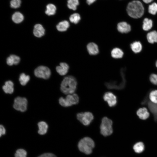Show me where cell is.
I'll return each instance as SVG.
<instances>
[{
  "label": "cell",
  "instance_id": "cell-13",
  "mask_svg": "<svg viewBox=\"0 0 157 157\" xmlns=\"http://www.w3.org/2000/svg\"><path fill=\"white\" fill-rule=\"evenodd\" d=\"M87 51L90 55H97L99 52V49L97 45L94 43L90 42L87 46Z\"/></svg>",
  "mask_w": 157,
  "mask_h": 157
},
{
  "label": "cell",
  "instance_id": "cell-24",
  "mask_svg": "<svg viewBox=\"0 0 157 157\" xmlns=\"http://www.w3.org/2000/svg\"><path fill=\"white\" fill-rule=\"evenodd\" d=\"M13 21L16 23H19L22 22L24 19L23 15L20 12H16L15 13L12 17Z\"/></svg>",
  "mask_w": 157,
  "mask_h": 157
},
{
  "label": "cell",
  "instance_id": "cell-30",
  "mask_svg": "<svg viewBox=\"0 0 157 157\" xmlns=\"http://www.w3.org/2000/svg\"><path fill=\"white\" fill-rule=\"evenodd\" d=\"M149 97L151 102L157 104V90L151 91L149 95Z\"/></svg>",
  "mask_w": 157,
  "mask_h": 157
},
{
  "label": "cell",
  "instance_id": "cell-19",
  "mask_svg": "<svg viewBox=\"0 0 157 157\" xmlns=\"http://www.w3.org/2000/svg\"><path fill=\"white\" fill-rule=\"evenodd\" d=\"M69 24L67 20H64L60 22L56 26L58 31L63 32L66 31L69 26Z\"/></svg>",
  "mask_w": 157,
  "mask_h": 157
},
{
  "label": "cell",
  "instance_id": "cell-14",
  "mask_svg": "<svg viewBox=\"0 0 157 157\" xmlns=\"http://www.w3.org/2000/svg\"><path fill=\"white\" fill-rule=\"evenodd\" d=\"M44 33L45 30L41 24H37L35 25L33 33L35 36L41 37L44 35Z\"/></svg>",
  "mask_w": 157,
  "mask_h": 157
},
{
  "label": "cell",
  "instance_id": "cell-12",
  "mask_svg": "<svg viewBox=\"0 0 157 157\" xmlns=\"http://www.w3.org/2000/svg\"><path fill=\"white\" fill-rule=\"evenodd\" d=\"M69 67L68 65L65 63H61L60 65L56 67L57 72L62 76L66 75L68 72Z\"/></svg>",
  "mask_w": 157,
  "mask_h": 157
},
{
  "label": "cell",
  "instance_id": "cell-28",
  "mask_svg": "<svg viewBox=\"0 0 157 157\" xmlns=\"http://www.w3.org/2000/svg\"><path fill=\"white\" fill-rule=\"evenodd\" d=\"M30 79L29 76L26 75L24 73H22L20 75L19 80L21 85H25L29 81Z\"/></svg>",
  "mask_w": 157,
  "mask_h": 157
},
{
  "label": "cell",
  "instance_id": "cell-32",
  "mask_svg": "<svg viewBox=\"0 0 157 157\" xmlns=\"http://www.w3.org/2000/svg\"><path fill=\"white\" fill-rule=\"evenodd\" d=\"M27 152L23 149H17L15 154V157H26Z\"/></svg>",
  "mask_w": 157,
  "mask_h": 157
},
{
  "label": "cell",
  "instance_id": "cell-26",
  "mask_svg": "<svg viewBox=\"0 0 157 157\" xmlns=\"http://www.w3.org/2000/svg\"><path fill=\"white\" fill-rule=\"evenodd\" d=\"M56 7L52 4H48L47 6V9L45 13L48 15H53L56 13Z\"/></svg>",
  "mask_w": 157,
  "mask_h": 157
},
{
  "label": "cell",
  "instance_id": "cell-10",
  "mask_svg": "<svg viewBox=\"0 0 157 157\" xmlns=\"http://www.w3.org/2000/svg\"><path fill=\"white\" fill-rule=\"evenodd\" d=\"M142 104L147 105L149 110L154 115V120L157 122V104L150 101L147 96L142 101Z\"/></svg>",
  "mask_w": 157,
  "mask_h": 157
},
{
  "label": "cell",
  "instance_id": "cell-5",
  "mask_svg": "<svg viewBox=\"0 0 157 157\" xmlns=\"http://www.w3.org/2000/svg\"><path fill=\"white\" fill-rule=\"evenodd\" d=\"M79 101V97L77 94H68L64 98L60 97L59 99V104L62 106L67 107L78 104Z\"/></svg>",
  "mask_w": 157,
  "mask_h": 157
},
{
  "label": "cell",
  "instance_id": "cell-4",
  "mask_svg": "<svg viewBox=\"0 0 157 157\" xmlns=\"http://www.w3.org/2000/svg\"><path fill=\"white\" fill-rule=\"evenodd\" d=\"M112 120L106 117H103L100 126V133L104 136L111 135L113 132Z\"/></svg>",
  "mask_w": 157,
  "mask_h": 157
},
{
  "label": "cell",
  "instance_id": "cell-22",
  "mask_svg": "<svg viewBox=\"0 0 157 157\" xmlns=\"http://www.w3.org/2000/svg\"><path fill=\"white\" fill-rule=\"evenodd\" d=\"M131 48L132 50L135 53L140 52L142 50V46L139 41H135L131 44Z\"/></svg>",
  "mask_w": 157,
  "mask_h": 157
},
{
  "label": "cell",
  "instance_id": "cell-9",
  "mask_svg": "<svg viewBox=\"0 0 157 157\" xmlns=\"http://www.w3.org/2000/svg\"><path fill=\"white\" fill-rule=\"evenodd\" d=\"M103 98L104 101L107 102L110 107H114L117 104V97L112 92H105L103 96Z\"/></svg>",
  "mask_w": 157,
  "mask_h": 157
},
{
  "label": "cell",
  "instance_id": "cell-15",
  "mask_svg": "<svg viewBox=\"0 0 157 157\" xmlns=\"http://www.w3.org/2000/svg\"><path fill=\"white\" fill-rule=\"evenodd\" d=\"M137 114L139 118L142 120L147 119L149 116L147 109L144 107L138 109L137 111Z\"/></svg>",
  "mask_w": 157,
  "mask_h": 157
},
{
  "label": "cell",
  "instance_id": "cell-2",
  "mask_svg": "<svg viewBox=\"0 0 157 157\" xmlns=\"http://www.w3.org/2000/svg\"><path fill=\"white\" fill-rule=\"evenodd\" d=\"M126 11L129 16L133 18L137 19L141 17L143 15L144 8L140 1L134 0L128 3Z\"/></svg>",
  "mask_w": 157,
  "mask_h": 157
},
{
  "label": "cell",
  "instance_id": "cell-18",
  "mask_svg": "<svg viewBox=\"0 0 157 157\" xmlns=\"http://www.w3.org/2000/svg\"><path fill=\"white\" fill-rule=\"evenodd\" d=\"M147 38L148 41L150 43L157 42V31H153L148 33L147 34Z\"/></svg>",
  "mask_w": 157,
  "mask_h": 157
},
{
  "label": "cell",
  "instance_id": "cell-3",
  "mask_svg": "<svg viewBox=\"0 0 157 157\" xmlns=\"http://www.w3.org/2000/svg\"><path fill=\"white\" fill-rule=\"evenodd\" d=\"M94 146V143L90 138L85 137L81 139L78 144V148L81 152L87 154H90Z\"/></svg>",
  "mask_w": 157,
  "mask_h": 157
},
{
  "label": "cell",
  "instance_id": "cell-6",
  "mask_svg": "<svg viewBox=\"0 0 157 157\" xmlns=\"http://www.w3.org/2000/svg\"><path fill=\"white\" fill-rule=\"evenodd\" d=\"M76 117L79 122L86 126L90 124L94 119L93 114L89 112L78 113L77 114Z\"/></svg>",
  "mask_w": 157,
  "mask_h": 157
},
{
  "label": "cell",
  "instance_id": "cell-8",
  "mask_svg": "<svg viewBox=\"0 0 157 157\" xmlns=\"http://www.w3.org/2000/svg\"><path fill=\"white\" fill-rule=\"evenodd\" d=\"M34 73L35 76L37 77L47 79L50 76L51 72L50 69L48 67L40 66L35 69Z\"/></svg>",
  "mask_w": 157,
  "mask_h": 157
},
{
  "label": "cell",
  "instance_id": "cell-29",
  "mask_svg": "<svg viewBox=\"0 0 157 157\" xmlns=\"http://www.w3.org/2000/svg\"><path fill=\"white\" fill-rule=\"evenodd\" d=\"M81 18L80 15L78 13H74L70 15L69 18L70 22L75 24H77L79 22Z\"/></svg>",
  "mask_w": 157,
  "mask_h": 157
},
{
  "label": "cell",
  "instance_id": "cell-7",
  "mask_svg": "<svg viewBox=\"0 0 157 157\" xmlns=\"http://www.w3.org/2000/svg\"><path fill=\"white\" fill-rule=\"evenodd\" d=\"M27 100L25 98L18 97L14 100L13 107L17 110L24 112L27 109Z\"/></svg>",
  "mask_w": 157,
  "mask_h": 157
},
{
  "label": "cell",
  "instance_id": "cell-11",
  "mask_svg": "<svg viewBox=\"0 0 157 157\" xmlns=\"http://www.w3.org/2000/svg\"><path fill=\"white\" fill-rule=\"evenodd\" d=\"M117 28L118 31L122 33H128L131 30V26L124 22L118 23L117 25Z\"/></svg>",
  "mask_w": 157,
  "mask_h": 157
},
{
  "label": "cell",
  "instance_id": "cell-21",
  "mask_svg": "<svg viewBox=\"0 0 157 157\" xmlns=\"http://www.w3.org/2000/svg\"><path fill=\"white\" fill-rule=\"evenodd\" d=\"M39 128L38 133L39 134L43 135L46 133L48 128L47 124L44 122L41 121L38 124Z\"/></svg>",
  "mask_w": 157,
  "mask_h": 157
},
{
  "label": "cell",
  "instance_id": "cell-37",
  "mask_svg": "<svg viewBox=\"0 0 157 157\" xmlns=\"http://www.w3.org/2000/svg\"><path fill=\"white\" fill-rule=\"evenodd\" d=\"M96 0H86V2L88 5H90L93 3Z\"/></svg>",
  "mask_w": 157,
  "mask_h": 157
},
{
  "label": "cell",
  "instance_id": "cell-39",
  "mask_svg": "<svg viewBox=\"0 0 157 157\" xmlns=\"http://www.w3.org/2000/svg\"><path fill=\"white\" fill-rule=\"evenodd\" d=\"M155 64L156 67H157V61L156 62Z\"/></svg>",
  "mask_w": 157,
  "mask_h": 157
},
{
  "label": "cell",
  "instance_id": "cell-27",
  "mask_svg": "<svg viewBox=\"0 0 157 157\" xmlns=\"http://www.w3.org/2000/svg\"><path fill=\"white\" fill-rule=\"evenodd\" d=\"M79 4L78 0H68L67 6L68 8L74 10H76Z\"/></svg>",
  "mask_w": 157,
  "mask_h": 157
},
{
  "label": "cell",
  "instance_id": "cell-20",
  "mask_svg": "<svg viewBox=\"0 0 157 157\" xmlns=\"http://www.w3.org/2000/svg\"><path fill=\"white\" fill-rule=\"evenodd\" d=\"M111 53L112 57L116 59L121 58L124 55V52L123 51L118 48H115L113 49Z\"/></svg>",
  "mask_w": 157,
  "mask_h": 157
},
{
  "label": "cell",
  "instance_id": "cell-35",
  "mask_svg": "<svg viewBox=\"0 0 157 157\" xmlns=\"http://www.w3.org/2000/svg\"><path fill=\"white\" fill-rule=\"evenodd\" d=\"M38 157H56L54 154L51 153H45L42 154Z\"/></svg>",
  "mask_w": 157,
  "mask_h": 157
},
{
  "label": "cell",
  "instance_id": "cell-17",
  "mask_svg": "<svg viewBox=\"0 0 157 157\" xmlns=\"http://www.w3.org/2000/svg\"><path fill=\"white\" fill-rule=\"evenodd\" d=\"M20 61V58L18 56L15 55H11L7 59V64L10 66L18 64Z\"/></svg>",
  "mask_w": 157,
  "mask_h": 157
},
{
  "label": "cell",
  "instance_id": "cell-23",
  "mask_svg": "<svg viewBox=\"0 0 157 157\" xmlns=\"http://www.w3.org/2000/svg\"><path fill=\"white\" fill-rule=\"evenodd\" d=\"M153 26V21L151 19L145 18L143 22L142 28L145 31L150 30Z\"/></svg>",
  "mask_w": 157,
  "mask_h": 157
},
{
  "label": "cell",
  "instance_id": "cell-38",
  "mask_svg": "<svg viewBox=\"0 0 157 157\" xmlns=\"http://www.w3.org/2000/svg\"><path fill=\"white\" fill-rule=\"evenodd\" d=\"M153 0H142L145 3H148L152 2Z\"/></svg>",
  "mask_w": 157,
  "mask_h": 157
},
{
  "label": "cell",
  "instance_id": "cell-36",
  "mask_svg": "<svg viewBox=\"0 0 157 157\" xmlns=\"http://www.w3.org/2000/svg\"><path fill=\"white\" fill-rule=\"evenodd\" d=\"M0 136L1 137L2 135L5 134L6 130L3 126L1 125L0 126Z\"/></svg>",
  "mask_w": 157,
  "mask_h": 157
},
{
  "label": "cell",
  "instance_id": "cell-31",
  "mask_svg": "<svg viewBox=\"0 0 157 157\" xmlns=\"http://www.w3.org/2000/svg\"><path fill=\"white\" fill-rule=\"evenodd\" d=\"M148 12L152 15H156L157 13V3H154L149 5L148 7Z\"/></svg>",
  "mask_w": 157,
  "mask_h": 157
},
{
  "label": "cell",
  "instance_id": "cell-34",
  "mask_svg": "<svg viewBox=\"0 0 157 157\" xmlns=\"http://www.w3.org/2000/svg\"><path fill=\"white\" fill-rule=\"evenodd\" d=\"M149 80L153 84L157 85V74H151L149 77Z\"/></svg>",
  "mask_w": 157,
  "mask_h": 157
},
{
  "label": "cell",
  "instance_id": "cell-1",
  "mask_svg": "<svg viewBox=\"0 0 157 157\" xmlns=\"http://www.w3.org/2000/svg\"><path fill=\"white\" fill-rule=\"evenodd\" d=\"M77 84L76 78L72 76L65 77L60 84L61 91L65 94H72L76 91Z\"/></svg>",
  "mask_w": 157,
  "mask_h": 157
},
{
  "label": "cell",
  "instance_id": "cell-16",
  "mask_svg": "<svg viewBox=\"0 0 157 157\" xmlns=\"http://www.w3.org/2000/svg\"><path fill=\"white\" fill-rule=\"evenodd\" d=\"M14 84L13 82L8 81L5 82V85H3L2 88L6 93L12 94L14 91Z\"/></svg>",
  "mask_w": 157,
  "mask_h": 157
},
{
  "label": "cell",
  "instance_id": "cell-25",
  "mask_svg": "<svg viewBox=\"0 0 157 157\" xmlns=\"http://www.w3.org/2000/svg\"><path fill=\"white\" fill-rule=\"evenodd\" d=\"M133 148L135 152L140 153L144 151V146L142 142H139L136 143L134 145Z\"/></svg>",
  "mask_w": 157,
  "mask_h": 157
},
{
  "label": "cell",
  "instance_id": "cell-33",
  "mask_svg": "<svg viewBox=\"0 0 157 157\" xmlns=\"http://www.w3.org/2000/svg\"><path fill=\"white\" fill-rule=\"evenodd\" d=\"M21 3V0H12L10 2L11 8H17L20 7Z\"/></svg>",
  "mask_w": 157,
  "mask_h": 157
}]
</instances>
